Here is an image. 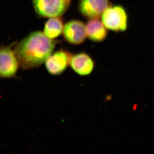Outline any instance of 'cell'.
Segmentation results:
<instances>
[{"label":"cell","instance_id":"1","mask_svg":"<svg viewBox=\"0 0 154 154\" xmlns=\"http://www.w3.org/2000/svg\"><path fill=\"white\" fill-rule=\"evenodd\" d=\"M55 42L43 32H32L17 45L15 53L20 66L24 70L42 65L51 55Z\"/></svg>","mask_w":154,"mask_h":154},{"label":"cell","instance_id":"2","mask_svg":"<svg viewBox=\"0 0 154 154\" xmlns=\"http://www.w3.org/2000/svg\"><path fill=\"white\" fill-rule=\"evenodd\" d=\"M101 17L102 23L108 30L119 32H123L127 29L128 16L122 6L110 5Z\"/></svg>","mask_w":154,"mask_h":154},{"label":"cell","instance_id":"3","mask_svg":"<svg viewBox=\"0 0 154 154\" xmlns=\"http://www.w3.org/2000/svg\"><path fill=\"white\" fill-rule=\"evenodd\" d=\"M70 0H33L36 14L42 17H58L68 8Z\"/></svg>","mask_w":154,"mask_h":154},{"label":"cell","instance_id":"4","mask_svg":"<svg viewBox=\"0 0 154 154\" xmlns=\"http://www.w3.org/2000/svg\"><path fill=\"white\" fill-rule=\"evenodd\" d=\"M20 66L16 53L10 47H2L0 53V76L2 79L14 78Z\"/></svg>","mask_w":154,"mask_h":154},{"label":"cell","instance_id":"5","mask_svg":"<svg viewBox=\"0 0 154 154\" xmlns=\"http://www.w3.org/2000/svg\"><path fill=\"white\" fill-rule=\"evenodd\" d=\"M72 56L69 53L60 50L50 56L45 62V67L50 74L59 75L70 64Z\"/></svg>","mask_w":154,"mask_h":154},{"label":"cell","instance_id":"6","mask_svg":"<svg viewBox=\"0 0 154 154\" xmlns=\"http://www.w3.org/2000/svg\"><path fill=\"white\" fill-rule=\"evenodd\" d=\"M110 5L109 0H80L79 8L88 19H99Z\"/></svg>","mask_w":154,"mask_h":154},{"label":"cell","instance_id":"7","mask_svg":"<svg viewBox=\"0 0 154 154\" xmlns=\"http://www.w3.org/2000/svg\"><path fill=\"white\" fill-rule=\"evenodd\" d=\"M63 34L66 40L69 43L81 44L85 41L87 36L86 26L81 21H70L64 26Z\"/></svg>","mask_w":154,"mask_h":154},{"label":"cell","instance_id":"8","mask_svg":"<svg viewBox=\"0 0 154 154\" xmlns=\"http://www.w3.org/2000/svg\"><path fill=\"white\" fill-rule=\"evenodd\" d=\"M69 65L73 71L81 76L91 75L95 66L93 59L85 53L72 56Z\"/></svg>","mask_w":154,"mask_h":154},{"label":"cell","instance_id":"9","mask_svg":"<svg viewBox=\"0 0 154 154\" xmlns=\"http://www.w3.org/2000/svg\"><path fill=\"white\" fill-rule=\"evenodd\" d=\"M87 36L92 41L101 42L107 38V29L99 19H90L86 25Z\"/></svg>","mask_w":154,"mask_h":154},{"label":"cell","instance_id":"10","mask_svg":"<svg viewBox=\"0 0 154 154\" xmlns=\"http://www.w3.org/2000/svg\"><path fill=\"white\" fill-rule=\"evenodd\" d=\"M62 21L57 17H52L45 23L44 33L48 37L51 39L56 38L63 31Z\"/></svg>","mask_w":154,"mask_h":154}]
</instances>
